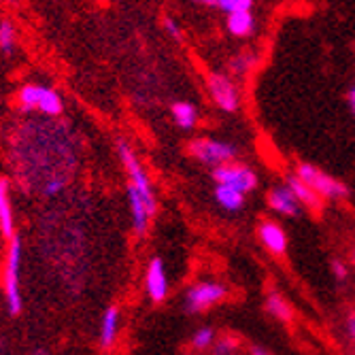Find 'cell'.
<instances>
[{
    "label": "cell",
    "instance_id": "cell-10",
    "mask_svg": "<svg viewBox=\"0 0 355 355\" xmlns=\"http://www.w3.org/2000/svg\"><path fill=\"white\" fill-rule=\"evenodd\" d=\"M0 234L7 241H11L17 234L13 198H11V181L7 177H0Z\"/></svg>",
    "mask_w": 355,
    "mask_h": 355
},
{
    "label": "cell",
    "instance_id": "cell-18",
    "mask_svg": "<svg viewBox=\"0 0 355 355\" xmlns=\"http://www.w3.org/2000/svg\"><path fill=\"white\" fill-rule=\"evenodd\" d=\"M225 26H228V32L236 39H245L253 35L255 28V19L251 15V11H241V13H232L225 19Z\"/></svg>",
    "mask_w": 355,
    "mask_h": 355
},
{
    "label": "cell",
    "instance_id": "cell-27",
    "mask_svg": "<svg viewBox=\"0 0 355 355\" xmlns=\"http://www.w3.org/2000/svg\"><path fill=\"white\" fill-rule=\"evenodd\" d=\"M349 107H351V111H353V115H355V85H353L351 92H349Z\"/></svg>",
    "mask_w": 355,
    "mask_h": 355
},
{
    "label": "cell",
    "instance_id": "cell-14",
    "mask_svg": "<svg viewBox=\"0 0 355 355\" xmlns=\"http://www.w3.org/2000/svg\"><path fill=\"white\" fill-rule=\"evenodd\" d=\"M128 209H130V221H132L135 234L145 236L149 230V223H151V215H149L147 207L143 205V200L130 189H128Z\"/></svg>",
    "mask_w": 355,
    "mask_h": 355
},
{
    "label": "cell",
    "instance_id": "cell-6",
    "mask_svg": "<svg viewBox=\"0 0 355 355\" xmlns=\"http://www.w3.org/2000/svg\"><path fill=\"white\" fill-rule=\"evenodd\" d=\"M187 151L191 157H196L200 164L215 166V168L234 162V157L239 153V149L232 143L215 141V139H193L189 141Z\"/></svg>",
    "mask_w": 355,
    "mask_h": 355
},
{
    "label": "cell",
    "instance_id": "cell-3",
    "mask_svg": "<svg viewBox=\"0 0 355 355\" xmlns=\"http://www.w3.org/2000/svg\"><path fill=\"white\" fill-rule=\"evenodd\" d=\"M21 257H24L21 239H19V234H15L9 241V247H7L5 275H3L5 302H7V311L11 315H19L21 306H24V298H21Z\"/></svg>",
    "mask_w": 355,
    "mask_h": 355
},
{
    "label": "cell",
    "instance_id": "cell-28",
    "mask_svg": "<svg viewBox=\"0 0 355 355\" xmlns=\"http://www.w3.org/2000/svg\"><path fill=\"white\" fill-rule=\"evenodd\" d=\"M349 334L355 338V315H351V317H349Z\"/></svg>",
    "mask_w": 355,
    "mask_h": 355
},
{
    "label": "cell",
    "instance_id": "cell-23",
    "mask_svg": "<svg viewBox=\"0 0 355 355\" xmlns=\"http://www.w3.org/2000/svg\"><path fill=\"white\" fill-rule=\"evenodd\" d=\"M215 7L223 13H241V11H251L253 0H215Z\"/></svg>",
    "mask_w": 355,
    "mask_h": 355
},
{
    "label": "cell",
    "instance_id": "cell-12",
    "mask_svg": "<svg viewBox=\"0 0 355 355\" xmlns=\"http://www.w3.org/2000/svg\"><path fill=\"white\" fill-rule=\"evenodd\" d=\"M257 236H260L262 245L272 255H283L287 251V234L277 221H264L257 228Z\"/></svg>",
    "mask_w": 355,
    "mask_h": 355
},
{
    "label": "cell",
    "instance_id": "cell-29",
    "mask_svg": "<svg viewBox=\"0 0 355 355\" xmlns=\"http://www.w3.org/2000/svg\"><path fill=\"white\" fill-rule=\"evenodd\" d=\"M32 355H53L49 349H43V347H39V349H35V351H32Z\"/></svg>",
    "mask_w": 355,
    "mask_h": 355
},
{
    "label": "cell",
    "instance_id": "cell-33",
    "mask_svg": "<svg viewBox=\"0 0 355 355\" xmlns=\"http://www.w3.org/2000/svg\"><path fill=\"white\" fill-rule=\"evenodd\" d=\"M353 257H355V251H353Z\"/></svg>",
    "mask_w": 355,
    "mask_h": 355
},
{
    "label": "cell",
    "instance_id": "cell-19",
    "mask_svg": "<svg viewBox=\"0 0 355 355\" xmlns=\"http://www.w3.org/2000/svg\"><path fill=\"white\" fill-rule=\"evenodd\" d=\"M17 49V26L9 19H0V53L11 55Z\"/></svg>",
    "mask_w": 355,
    "mask_h": 355
},
{
    "label": "cell",
    "instance_id": "cell-8",
    "mask_svg": "<svg viewBox=\"0 0 355 355\" xmlns=\"http://www.w3.org/2000/svg\"><path fill=\"white\" fill-rule=\"evenodd\" d=\"M213 179L217 185L234 187L241 193H245V196L257 187V175L247 164H236V162L213 168Z\"/></svg>",
    "mask_w": 355,
    "mask_h": 355
},
{
    "label": "cell",
    "instance_id": "cell-26",
    "mask_svg": "<svg viewBox=\"0 0 355 355\" xmlns=\"http://www.w3.org/2000/svg\"><path fill=\"white\" fill-rule=\"evenodd\" d=\"M332 270H334V277H336L338 281L347 279V266H345L343 262H334V264H332Z\"/></svg>",
    "mask_w": 355,
    "mask_h": 355
},
{
    "label": "cell",
    "instance_id": "cell-17",
    "mask_svg": "<svg viewBox=\"0 0 355 355\" xmlns=\"http://www.w3.org/2000/svg\"><path fill=\"white\" fill-rule=\"evenodd\" d=\"M171 115H173V121L181 128V130H193L198 123V109L187 101L175 103L171 107Z\"/></svg>",
    "mask_w": 355,
    "mask_h": 355
},
{
    "label": "cell",
    "instance_id": "cell-31",
    "mask_svg": "<svg viewBox=\"0 0 355 355\" xmlns=\"http://www.w3.org/2000/svg\"><path fill=\"white\" fill-rule=\"evenodd\" d=\"M193 3H198V5H215V0H193Z\"/></svg>",
    "mask_w": 355,
    "mask_h": 355
},
{
    "label": "cell",
    "instance_id": "cell-16",
    "mask_svg": "<svg viewBox=\"0 0 355 355\" xmlns=\"http://www.w3.org/2000/svg\"><path fill=\"white\" fill-rule=\"evenodd\" d=\"M287 185H289V189L294 191V196L300 202V207H306L311 211H319L321 209V198L317 196V193L309 185H304L296 175H292V177L287 179Z\"/></svg>",
    "mask_w": 355,
    "mask_h": 355
},
{
    "label": "cell",
    "instance_id": "cell-13",
    "mask_svg": "<svg viewBox=\"0 0 355 355\" xmlns=\"http://www.w3.org/2000/svg\"><path fill=\"white\" fill-rule=\"evenodd\" d=\"M121 328V311L117 306H109L103 311L101 317V328H98V340L105 349H111L119 336Z\"/></svg>",
    "mask_w": 355,
    "mask_h": 355
},
{
    "label": "cell",
    "instance_id": "cell-20",
    "mask_svg": "<svg viewBox=\"0 0 355 355\" xmlns=\"http://www.w3.org/2000/svg\"><path fill=\"white\" fill-rule=\"evenodd\" d=\"M266 311H268L275 319L283 321V324H287V321H292V317H294V311H292V306H289V302H287L281 294H277V292H270V294L266 296Z\"/></svg>",
    "mask_w": 355,
    "mask_h": 355
},
{
    "label": "cell",
    "instance_id": "cell-15",
    "mask_svg": "<svg viewBox=\"0 0 355 355\" xmlns=\"http://www.w3.org/2000/svg\"><path fill=\"white\" fill-rule=\"evenodd\" d=\"M245 193H241L234 187L228 185H215V202L223 209V211H230L236 213L245 207Z\"/></svg>",
    "mask_w": 355,
    "mask_h": 355
},
{
    "label": "cell",
    "instance_id": "cell-24",
    "mask_svg": "<svg viewBox=\"0 0 355 355\" xmlns=\"http://www.w3.org/2000/svg\"><path fill=\"white\" fill-rule=\"evenodd\" d=\"M215 355H228V353H236L239 351V343L232 336H225L221 340H215Z\"/></svg>",
    "mask_w": 355,
    "mask_h": 355
},
{
    "label": "cell",
    "instance_id": "cell-5",
    "mask_svg": "<svg viewBox=\"0 0 355 355\" xmlns=\"http://www.w3.org/2000/svg\"><path fill=\"white\" fill-rule=\"evenodd\" d=\"M296 177H298L304 185H309L319 198L340 200V198H345L347 193H349V189H347L345 183L336 181V179L330 177L328 173L319 171L317 166L306 164V162H300V164L296 166Z\"/></svg>",
    "mask_w": 355,
    "mask_h": 355
},
{
    "label": "cell",
    "instance_id": "cell-1",
    "mask_svg": "<svg viewBox=\"0 0 355 355\" xmlns=\"http://www.w3.org/2000/svg\"><path fill=\"white\" fill-rule=\"evenodd\" d=\"M115 147H117L119 162H121V166L125 168V175H128V189L135 191L137 196L143 200V205L147 207L149 215L155 217V213H157V196H155L153 183H151L143 162L139 159L135 147L125 139H117Z\"/></svg>",
    "mask_w": 355,
    "mask_h": 355
},
{
    "label": "cell",
    "instance_id": "cell-4",
    "mask_svg": "<svg viewBox=\"0 0 355 355\" xmlns=\"http://www.w3.org/2000/svg\"><path fill=\"white\" fill-rule=\"evenodd\" d=\"M225 298H228V287L221 281L205 279V281L193 283L185 292V311L198 315L221 304Z\"/></svg>",
    "mask_w": 355,
    "mask_h": 355
},
{
    "label": "cell",
    "instance_id": "cell-30",
    "mask_svg": "<svg viewBox=\"0 0 355 355\" xmlns=\"http://www.w3.org/2000/svg\"><path fill=\"white\" fill-rule=\"evenodd\" d=\"M251 355H270V353L264 351V349H260V347H255V349H251Z\"/></svg>",
    "mask_w": 355,
    "mask_h": 355
},
{
    "label": "cell",
    "instance_id": "cell-7",
    "mask_svg": "<svg viewBox=\"0 0 355 355\" xmlns=\"http://www.w3.org/2000/svg\"><path fill=\"white\" fill-rule=\"evenodd\" d=\"M207 87H209V94H211L213 103L221 111H225V113L239 111L241 96H239V89H236L232 77L223 75V73H211L207 77Z\"/></svg>",
    "mask_w": 355,
    "mask_h": 355
},
{
    "label": "cell",
    "instance_id": "cell-11",
    "mask_svg": "<svg viewBox=\"0 0 355 355\" xmlns=\"http://www.w3.org/2000/svg\"><path fill=\"white\" fill-rule=\"evenodd\" d=\"M268 207L283 215V217H296L300 213V202L296 200L294 191L289 189V185H277L268 191Z\"/></svg>",
    "mask_w": 355,
    "mask_h": 355
},
{
    "label": "cell",
    "instance_id": "cell-21",
    "mask_svg": "<svg viewBox=\"0 0 355 355\" xmlns=\"http://www.w3.org/2000/svg\"><path fill=\"white\" fill-rule=\"evenodd\" d=\"M215 340H217L215 330H213V328H209V326H205V328H198L196 332L191 334L189 345H191V349H193V351L205 353L207 349H211V347L215 345Z\"/></svg>",
    "mask_w": 355,
    "mask_h": 355
},
{
    "label": "cell",
    "instance_id": "cell-32",
    "mask_svg": "<svg viewBox=\"0 0 355 355\" xmlns=\"http://www.w3.org/2000/svg\"><path fill=\"white\" fill-rule=\"evenodd\" d=\"M228 355H243L241 351H236V353H228Z\"/></svg>",
    "mask_w": 355,
    "mask_h": 355
},
{
    "label": "cell",
    "instance_id": "cell-9",
    "mask_svg": "<svg viewBox=\"0 0 355 355\" xmlns=\"http://www.w3.org/2000/svg\"><path fill=\"white\" fill-rule=\"evenodd\" d=\"M168 289H171V283H168L164 260L162 257H151L145 270V292L149 300L155 304L164 302L168 298Z\"/></svg>",
    "mask_w": 355,
    "mask_h": 355
},
{
    "label": "cell",
    "instance_id": "cell-2",
    "mask_svg": "<svg viewBox=\"0 0 355 355\" xmlns=\"http://www.w3.org/2000/svg\"><path fill=\"white\" fill-rule=\"evenodd\" d=\"M17 107L21 113H39L49 119H58L64 113V98L51 85L26 83L17 92Z\"/></svg>",
    "mask_w": 355,
    "mask_h": 355
},
{
    "label": "cell",
    "instance_id": "cell-22",
    "mask_svg": "<svg viewBox=\"0 0 355 355\" xmlns=\"http://www.w3.org/2000/svg\"><path fill=\"white\" fill-rule=\"evenodd\" d=\"M253 67H255V58H253L251 53H239V55H234V58L230 60V64H228V69H230L232 75H245V73H249Z\"/></svg>",
    "mask_w": 355,
    "mask_h": 355
},
{
    "label": "cell",
    "instance_id": "cell-25",
    "mask_svg": "<svg viewBox=\"0 0 355 355\" xmlns=\"http://www.w3.org/2000/svg\"><path fill=\"white\" fill-rule=\"evenodd\" d=\"M164 30L168 32V35L173 37V39H177V41H181V37H183V30H181V26H179V21L175 19V17H164Z\"/></svg>",
    "mask_w": 355,
    "mask_h": 355
}]
</instances>
